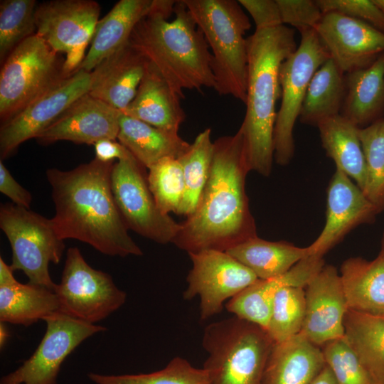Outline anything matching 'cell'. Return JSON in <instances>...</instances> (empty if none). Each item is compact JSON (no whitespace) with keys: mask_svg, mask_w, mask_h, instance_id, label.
Listing matches in <instances>:
<instances>
[{"mask_svg":"<svg viewBox=\"0 0 384 384\" xmlns=\"http://www.w3.org/2000/svg\"><path fill=\"white\" fill-rule=\"evenodd\" d=\"M213 144L210 174L198 205L181 223L172 242L188 254L226 252L257 236L245 190L250 169L243 133L239 128L235 134L219 137Z\"/></svg>","mask_w":384,"mask_h":384,"instance_id":"1","label":"cell"},{"mask_svg":"<svg viewBox=\"0 0 384 384\" xmlns=\"http://www.w3.org/2000/svg\"><path fill=\"white\" fill-rule=\"evenodd\" d=\"M114 163L95 158L69 171L48 169L55 210L51 221L63 240H80L110 256H140L112 192Z\"/></svg>","mask_w":384,"mask_h":384,"instance_id":"2","label":"cell"},{"mask_svg":"<svg viewBox=\"0 0 384 384\" xmlns=\"http://www.w3.org/2000/svg\"><path fill=\"white\" fill-rule=\"evenodd\" d=\"M158 0L151 13L134 28L129 44L152 63L183 99V90L214 88L212 55L201 30L182 0Z\"/></svg>","mask_w":384,"mask_h":384,"instance_id":"3","label":"cell"},{"mask_svg":"<svg viewBox=\"0 0 384 384\" xmlns=\"http://www.w3.org/2000/svg\"><path fill=\"white\" fill-rule=\"evenodd\" d=\"M297 48L294 30L284 25L255 29L247 38L246 112L240 129L250 169L263 176L270 175L274 159L279 68Z\"/></svg>","mask_w":384,"mask_h":384,"instance_id":"4","label":"cell"},{"mask_svg":"<svg viewBox=\"0 0 384 384\" xmlns=\"http://www.w3.org/2000/svg\"><path fill=\"white\" fill-rule=\"evenodd\" d=\"M203 32L212 55L214 90L245 104L248 16L235 0H182Z\"/></svg>","mask_w":384,"mask_h":384,"instance_id":"5","label":"cell"},{"mask_svg":"<svg viewBox=\"0 0 384 384\" xmlns=\"http://www.w3.org/2000/svg\"><path fill=\"white\" fill-rule=\"evenodd\" d=\"M273 344L265 329L235 316L208 324L202 346L210 384H262Z\"/></svg>","mask_w":384,"mask_h":384,"instance_id":"6","label":"cell"},{"mask_svg":"<svg viewBox=\"0 0 384 384\" xmlns=\"http://www.w3.org/2000/svg\"><path fill=\"white\" fill-rule=\"evenodd\" d=\"M64 61L36 33L17 46L1 67V124L67 78Z\"/></svg>","mask_w":384,"mask_h":384,"instance_id":"7","label":"cell"},{"mask_svg":"<svg viewBox=\"0 0 384 384\" xmlns=\"http://www.w3.org/2000/svg\"><path fill=\"white\" fill-rule=\"evenodd\" d=\"M0 228L11 247L12 270L23 272L30 283L54 291L56 284L49 265L59 263L65 246L51 219L29 208L4 203L0 208Z\"/></svg>","mask_w":384,"mask_h":384,"instance_id":"8","label":"cell"},{"mask_svg":"<svg viewBox=\"0 0 384 384\" xmlns=\"http://www.w3.org/2000/svg\"><path fill=\"white\" fill-rule=\"evenodd\" d=\"M300 33L299 46L279 68L282 101L274 129V159L281 166L289 164L294 156L293 129L309 82L315 72L330 58L316 29Z\"/></svg>","mask_w":384,"mask_h":384,"instance_id":"9","label":"cell"},{"mask_svg":"<svg viewBox=\"0 0 384 384\" xmlns=\"http://www.w3.org/2000/svg\"><path fill=\"white\" fill-rule=\"evenodd\" d=\"M54 292L62 313L92 324L118 310L127 299L126 292L112 277L92 267L76 247L66 252L61 279Z\"/></svg>","mask_w":384,"mask_h":384,"instance_id":"10","label":"cell"},{"mask_svg":"<svg viewBox=\"0 0 384 384\" xmlns=\"http://www.w3.org/2000/svg\"><path fill=\"white\" fill-rule=\"evenodd\" d=\"M144 168L129 151L114 163L111 188L115 203L128 229L159 244L173 242L181 223L159 209Z\"/></svg>","mask_w":384,"mask_h":384,"instance_id":"11","label":"cell"},{"mask_svg":"<svg viewBox=\"0 0 384 384\" xmlns=\"http://www.w3.org/2000/svg\"><path fill=\"white\" fill-rule=\"evenodd\" d=\"M100 11L93 0H52L37 4L36 34L55 52L65 55L66 77L74 73L84 59Z\"/></svg>","mask_w":384,"mask_h":384,"instance_id":"12","label":"cell"},{"mask_svg":"<svg viewBox=\"0 0 384 384\" xmlns=\"http://www.w3.org/2000/svg\"><path fill=\"white\" fill-rule=\"evenodd\" d=\"M46 333L33 353L4 375L0 384H57L61 366L84 341L106 328L57 312L46 319Z\"/></svg>","mask_w":384,"mask_h":384,"instance_id":"13","label":"cell"},{"mask_svg":"<svg viewBox=\"0 0 384 384\" xmlns=\"http://www.w3.org/2000/svg\"><path fill=\"white\" fill-rule=\"evenodd\" d=\"M192 268L186 277L185 300L200 298V318L221 313L224 303L258 279L246 266L227 252L214 250L188 254Z\"/></svg>","mask_w":384,"mask_h":384,"instance_id":"14","label":"cell"},{"mask_svg":"<svg viewBox=\"0 0 384 384\" xmlns=\"http://www.w3.org/2000/svg\"><path fill=\"white\" fill-rule=\"evenodd\" d=\"M90 85V72L78 70L48 90L14 118L1 124V160L9 157L24 142L36 139L72 104L87 94Z\"/></svg>","mask_w":384,"mask_h":384,"instance_id":"15","label":"cell"},{"mask_svg":"<svg viewBox=\"0 0 384 384\" xmlns=\"http://www.w3.org/2000/svg\"><path fill=\"white\" fill-rule=\"evenodd\" d=\"M316 31L344 74L370 65L384 53V33L340 13L323 14Z\"/></svg>","mask_w":384,"mask_h":384,"instance_id":"16","label":"cell"},{"mask_svg":"<svg viewBox=\"0 0 384 384\" xmlns=\"http://www.w3.org/2000/svg\"><path fill=\"white\" fill-rule=\"evenodd\" d=\"M378 213L355 182L336 169L327 188L326 223L320 235L307 247L309 255L324 257L352 230L373 223Z\"/></svg>","mask_w":384,"mask_h":384,"instance_id":"17","label":"cell"},{"mask_svg":"<svg viewBox=\"0 0 384 384\" xmlns=\"http://www.w3.org/2000/svg\"><path fill=\"white\" fill-rule=\"evenodd\" d=\"M304 292L305 316L299 334L320 348L344 337L348 306L337 269L325 265L308 282Z\"/></svg>","mask_w":384,"mask_h":384,"instance_id":"18","label":"cell"},{"mask_svg":"<svg viewBox=\"0 0 384 384\" xmlns=\"http://www.w3.org/2000/svg\"><path fill=\"white\" fill-rule=\"evenodd\" d=\"M121 112L89 93L72 104L36 141L48 145L59 141L94 145L101 139H117Z\"/></svg>","mask_w":384,"mask_h":384,"instance_id":"19","label":"cell"},{"mask_svg":"<svg viewBox=\"0 0 384 384\" xmlns=\"http://www.w3.org/2000/svg\"><path fill=\"white\" fill-rule=\"evenodd\" d=\"M324 265V257L308 255L281 275L258 279L230 299L225 308L235 316L257 324L267 331L277 292L285 287L304 288Z\"/></svg>","mask_w":384,"mask_h":384,"instance_id":"20","label":"cell"},{"mask_svg":"<svg viewBox=\"0 0 384 384\" xmlns=\"http://www.w3.org/2000/svg\"><path fill=\"white\" fill-rule=\"evenodd\" d=\"M147 62L128 43L90 72L88 93L122 112L134 99Z\"/></svg>","mask_w":384,"mask_h":384,"instance_id":"21","label":"cell"},{"mask_svg":"<svg viewBox=\"0 0 384 384\" xmlns=\"http://www.w3.org/2000/svg\"><path fill=\"white\" fill-rule=\"evenodd\" d=\"M157 3L158 0H120L116 3L98 21L89 50L76 71L91 72L103 60L126 46L136 26L154 11Z\"/></svg>","mask_w":384,"mask_h":384,"instance_id":"22","label":"cell"},{"mask_svg":"<svg viewBox=\"0 0 384 384\" xmlns=\"http://www.w3.org/2000/svg\"><path fill=\"white\" fill-rule=\"evenodd\" d=\"M181 99L148 60L134 99L122 112L155 127L178 133L186 119Z\"/></svg>","mask_w":384,"mask_h":384,"instance_id":"23","label":"cell"},{"mask_svg":"<svg viewBox=\"0 0 384 384\" xmlns=\"http://www.w3.org/2000/svg\"><path fill=\"white\" fill-rule=\"evenodd\" d=\"M11 265L0 257V321L28 326L61 312L54 291L18 282Z\"/></svg>","mask_w":384,"mask_h":384,"instance_id":"24","label":"cell"},{"mask_svg":"<svg viewBox=\"0 0 384 384\" xmlns=\"http://www.w3.org/2000/svg\"><path fill=\"white\" fill-rule=\"evenodd\" d=\"M325 365L321 348L299 334L274 343L262 384H311Z\"/></svg>","mask_w":384,"mask_h":384,"instance_id":"25","label":"cell"},{"mask_svg":"<svg viewBox=\"0 0 384 384\" xmlns=\"http://www.w3.org/2000/svg\"><path fill=\"white\" fill-rule=\"evenodd\" d=\"M345 85L341 116L359 129L383 119L384 53L370 65L345 74Z\"/></svg>","mask_w":384,"mask_h":384,"instance_id":"26","label":"cell"},{"mask_svg":"<svg viewBox=\"0 0 384 384\" xmlns=\"http://www.w3.org/2000/svg\"><path fill=\"white\" fill-rule=\"evenodd\" d=\"M348 310L384 316V250L373 260L350 257L340 268Z\"/></svg>","mask_w":384,"mask_h":384,"instance_id":"27","label":"cell"},{"mask_svg":"<svg viewBox=\"0 0 384 384\" xmlns=\"http://www.w3.org/2000/svg\"><path fill=\"white\" fill-rule=\"evenodd\" d=\"M117 139L147 169L165 158H180L191 146L178 133L155 127L122 112Z\"/></svg>","mask_w":384,"mask_h":384,"instance_id":"28","label":"cell"},{"mask_svg":"<svg viewBox=\"0 0 384 384\" xmlns=\"http://www.w3.org/2000/svg\"><path fill=\"white\" fill-rule=\"evenodd\" d=\"M317 127L322 146L334 161L336 169L346 174L364 192L366 166L359 128L341 114L322 120Z\"/></svg>","mask_w":384,"mask_h":384,"instance_id":"29","label":"cell"},{"mask_svg":"<svg viewBox=\"0 0 384 384\" xmlns=\"http://www.w3.org/2000/svg\"><path fill=\"white\" fill-rule=\"evenodd\" d=\"M248 267L258 279L281 275L309 255L308 248L285 241H268L255 236L226 251Z\"/></svg>","mask_w":384,"mask_h":384,"instance_id":"30","label":"cell"},{"mask_svg":"<svg viewBox=\"0 0 384 384\" xmlns=\"http://www.w3.org/2000/svg\"><path fill=\"white\" fill-rule=\"evenodd\" d=\"M344 336L374 384H384V316L348 310Z\"/></svg>","mask_w":384,"mask_h":384,"instance_id":"31","label":"cell"},{"mask_svg":"<svg viewBox=\"0 0 384 384\" xmlns=\"http://www.w3.org/2000/svg\"><path fill=\"white\" fill-rule=\"evenodd\" d=\"M345 74L329 58L315 72L299 113L302 124L316 126L340 114L345 96Z\"/></svg>","mask_w":384,"mask_h":384,"instance_id":"32","label":"cell"},{"mask_svg":"<svg viewBox=\"0 0 384 384\" xmlns=\"http://www.w3.org/2000/svg\"><path fill=\"white\" fill-rule=\"evenodd\" d=\"M213 150L211 129L206 128L178 159L183 169L185 189L177 215L188 217L194 212L208 178Z\"/></svg>","mask_w":384,"mask_h":384,"instance_id":"33","label":"cell"},{"mask_svg":"<svg viewBox=\"0 0 384 384\" xmlns=\"http://www.w3.org/2000/svg\"><path fill=\"white\" fill-rule=\"evenodd\" d=\"M87 377L95 384H210L203 368H196L181 357L172 358L164 368L151 373L114 375L91 372Z\"/></svg>","mask_w":384,"mask_h":384,"instance_id":"34","label":"cell"},{"mask_svg":"<svg viewBox=\"0 0 384 384\" xmlns=\"http://www.w3.org/2000/svg\"><path fill=\"white\" fill-rule=\"evenodd\" d=\"M35 0L0 1V61L4 62L11 51L36 31Z\"/></svg>","mask_w":384,"mask_h":384,"instance_id":"35","label":"cell"},{"mask_svg":"<svg viewBox=\"0 0 384 384\" xmlns=\"http://www.w3.org/2000/svg\"><path fill=\"white\" fill-rule=\"evenodd\" d=\"M366 166L364 194L380 213L384 210V119L358 129Z\"/></svg>","mask_w":384,"mask_h":384,"instance_id":"36","label":"cell"},{"mask_svg":"<svg viewBox=\"0 0 384 384\" xmlns=\"http://www.w3.org/2000/svg\"><path fill=\"white\" fill-rule=\"evenodd\" d=\"M305 316L304 288L285 287L276 294L267 332L274 343L300 333Z\"/></svg>","mask_w":384,"mask_h":384,"instance_id":"37","label":"cell"},{"mask_svg":"<svg viewBox=\"0 0 384 384\" xmlns=\"http://www.w3.org/2000/svg\"><path fill=\"white\" fill-rule=\"evenodd\" d=\"M147 181L159 209L177 213L185 189L182 166L178 159L165 158L149 169Z\"/></svg>","mask_w":384,"mask_h":384,"instance_id":"38","label":"cell"},{"mask_svg":"<svg viewBox=\"0 0 384 384\" xmlns=\"http://www.w3.org/2000/svg\"><path fill=\"white\" fill-rule=\"evenodd\" d=\"M321 348L337 384H374L345 336L329 341Z\"/></svg>","mask_w":384,"mask_h":384,"instance_id":"39","label":"cell"},{"mask_svg":"<svg viewBox=\"0 0 384 384\" xmlns=\"http://www.w3.org/2000/svg\"><path fill=\"white\" fill-rule=\"evenodd\" d=\"M322 14L337 12L364 21L384 33V14L373 0H317Z\"/></svg>","mask_w":384,"mask_h":384,"instance_id":"40","label":"cell"},{"mask_svg":"<svg viewBox=\"0 0 384 384\" xmlns=\"http://www.w3.org/2000/svg\"><path fill=\"white\" fill-rule=\"evenodd\" d=\"M280 12L282 24H289L300 33L316 29L323 14L316 1L311 0H276Z\"/></svg>","mask_w":384,"mask_h":384,"instance_id":"41","label":"cell"},{"mask_svg":"<svg viewBox=\"0 0 384 384\" xmlns=\"http://www.w3.org/2000/svg\"><path fill=\"white\" fill-rule=\"evenodd\" d=\"M252 18L256 29L283 25L276 0H239Z\"/></svg>","mask_w":384,"mask_h":384,"instance_id":"42","label":"cell"},{"mask_svg":"<svg viewBox=\"0 0 384 384\" xmlns=\"http://www.w3.org/2000/svg\"><path fill=\"white\" fill-rule=\"evenodd\" d=\"M0 191L9 198L14 204L30 208L31 193L14 179L2 160L0 161Z\"/></svg>","mask_w":384,"mask_h":384,"instance_id":"43","label":"cell"},{"mask_svg":"<svg viewBox=\"0 0 384 384\" xmlns=\"http://www.w3.org/2000/svg\"><path fill=\"white\" fill-rule=\"evenodd\" d=\"M95 157L103 162L114 161L123 158L128 150L119 142L112 139H101L94 144Z\"/></svg>","mask_w":384,"mask_h":384,"instance_id":"44","label":"cell"},{"mask_svg":"<svg viewBox=\"0 0 384 384\" xmlns=\"http://www.w3.org/2000/svg\"><path fill=\"white\" fill-rule=\"evenodd\" d=\"M311 384H337V383L330 368L325 365Z\"/></svg>","mask_w":384,"mask_h":384,"instance_id":"45","label":"cell"},{"mask_svg":"<svg viewBox=\"0 0 384 384\" xmlns=\"http://www.w3.org/2000/svg\"><path fill=\"white\" fill-rule=\"evenodd\" d=\"M9 336V331L5 325V323L1 322V324H0V346L1 348L4 346Z\"/></svg>","mask_w":384,"mask_h":384,"instance_id":"46","label":"cell"},{"mask_svg":"<svg viewBox=\"0 0 384 384\" xmlns=\"http://www.w3.org/2000/svg\"><path fill=\"white\" fill-rule=\"evenodd\" d=\"M375 4L381 10L384 14V0H373Z\"/></svg>","mask_w":384,"mask_h":384,"instance_id":"47","label":"cell"},{"mask_svg":"<svg viewBox=\"0 0 384 384\" xmlns=\"http://www.w3.org/2000/svg\"><path fill=\"white\" fill-rule=\"evenodd\" d=\"M381 250H384V233L381 240Z\"/></svg>","mask_w":384,"mask_h":384,"instance_id":"48","label":"cell"}]
</instances>
